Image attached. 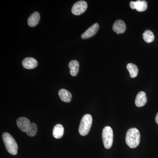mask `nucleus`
<instances>
[{"mask_svg": "<svg viewBox=\"0 0 158 158\" xmlns=\"http://www.w3.org/2000/svg\"><path fill=\"white\" fill-rule=\"evenodd\" d=\"M99 28V26L98 24L95 23L82 34L81 38L83 39H86L93 37L97 33Z\"/></svg>", "mask_w": 158, "mask_h": 158, "instance_id": "obj_7", "label": "nucleus"}, {"mask_svg": "<svg viewBox=\"0 0 158 158\" xmlns=\"http://www.w3.org/2000/svg\"><path fill=\"white\" fill-rule=\"evenodd\" d=\"M92 118L90 114H86L83 116L79 127V132L82 136H86L90 131L92 125Z\"/></svg>", "mask_w": 158, "mask_h": 158, "instance_id": "obj_3", "label": "nucleus"}, {"mask_svg": "<svg viewBox=\"0 0 158 158\" xmlns=\"http://www.w3.org/2000/svg\"><path fill=\"white\" fill-rule=\"evenodd\" d=\"M22 65L27 69H33L37 67L38 62L37 60L34 58L27 57L23 60Z\"/></svg>", "mask_w": 158, "mask_h": 158, "instance_id": "obj_9", "label": "nucleus"}, {"mask_svg": "<svg viewBox=\"0 0 158 158\" xmlns=\"http://www.w3.org/2000/svg\"><path fill=\"white\" fill-rule=\"evenodd\" d=\"M147 102L146 94L144 91H140L137 94L135 99L136 106L141 107L146 104Z\"/></svg>", "mask_w": 158, "mask_h": 158, "instance_id": "obj_11", "label": "nucleus"}, {"mask_svg": "<svg viewBox=\"0 0 158 158\" xmlns=\"http://www.w3.org/2000/svg\"><path fill=\"white\" fill-rule=\"evenodd\" d=\"M37 131V125L35 123H31L28 129L26 132V133L28 136H30V137H33L36 135Z\"/></svg>", "mask_w": 158, "mask_h": 158, "instance_id": "obj_18", "label": "nucleus"}, {"mask_svg": "<svg viewBox=\"0 0 158 158\" xmlns=\"http://www.w3.org/2000/svg\"><path fill=\"white\" fill-rule=\"evenodd\" d=\"M140 134L136 128L128 130L126 136V142L128 146L132 148H135L140 143Z\"/></svg>", "mask_w": 158, "mask_h": 158, "instance_id": "obj_1", "label": "nucleus"}, {"mask_svg": "<svg viewBox=\"0 0 158 158\" xmlns=\"http://www.w3.org/2000/svg\"><path fill=\"white\" fill-rule=\"evenodd\" d=\"M88 4L85 1H80L74 4L72 8V12L76 15L83 14L87 10Z\"/></svg>", "mask_w": 158, "mask_h": 158, "instance_id": "obj_5", "label": "nucleus"}, {"mask_svg": "<svg viewBox=\"0 0 158 158\" xmlns=\"http://www.w3.org/2000/svg\"><path fill=\"white\" fill-rule=\"evenodd\" d=\"M128 70L130 73L131 77L135 78L138 75V67L133 63H129L127 66Z\"/></svg>", "mask_w": 158, "mask_h": 158, "instance_id": "obj_16", "label": "nucleus"}, {"mask_svg": "<svg viewBox=\"0 0 158 158\" xmlns=\"http://www.w3.org/2000/svg\"><path fill=\"white\" fill-rule=\"evenodd\" d=\"M103 142L106 149H110L113 145V133L112 128L106 126L104 128L102 133Z\"/></svg>", "mask_w": 158, "mask_h": 158, "instance_id": "obj_4", "label": "nucleus"}, {"mask_svg": "<svg viewBox=\"0 0 158 158\" xmlns=\"http://www.w3.org/2000/svg\"><path fill=\"white\" fill-rule=\"evenodd\" d=\"M59 95L62 101L69 102L71 100V94L66 89H60L59 91Z\"/></svg>", "mask_w": 158, "mask_h": 158, "instance_id": "obj_13", "label": "nucleus"}, {"mask_svg": "<svg viewBox=\"0 0 158 158\" xmlns=\"http://www.w3.org/2000/svg\"><path fill=\"white\" fill-rule=\"evenodd\" d=\"M40 19L39 12L35 11L30 15L28 19V24L31 27H34L38 24Z\"/></svg>", "mask_w": 158, "mask_h": 158, "instance_id": "obj_12", "label": "nucleus"}, {"mask_svg": "<svg viewBox=\"0 0 158 158\" xmlns=\"http://www.w3.org/2000/svg\"><path fill=\"white\" fill-rule=\"evenodd\" d=\"M31 123L29 119L26 117H20L17 120L18 127L23 132L26 133Z\"/></svg>", "mask_w": 158, "mask_h": 158, "instance_id": "obj_8", "label": "nucleus"}, {"mask_svg": "<svg viewBox=\"0 0 158 158\" xmlns=\"http://www.w3.org/2000/svg\"><path fill=\"white\" fill-rule=\"evenodd\" d=\"M113 29V31L118 34H123L126 30V26L123 21L118 20L114 23Z\"/></svg>", "mask_w": 158, "mask_h": 158, "instance_id": "obj_10", "label": "nucleus"}, {"mask_svg": "<svg viewBox=\"0 0 158 158\" xmlns=\"http://www.w3.org/2000/svg\"><path fill=\"white\" fill-rule=\"evenodd\" d=\"M155 120L156 123L158 124V113L156 114V115Z\"/></svg>", "mask_w": 158, "mask_h": 158, "instance_id": "obj_19", "label": "nucleus"}, {"mask_svg": "<svg viewBox=\"0 0 158 158\" xmlns=\"http://www.w3.org/2000/svg\"><path fill=\"white\" fill-rule=\"evenodd\" d=\"M131 9H136L138 11L141 12L145 11L147 9V3L145 1H138L131 2L130 3Z\"/></svg>", "mask_w": 158, "mask_h": 158, "instance_id": "obj_6", "label": "nucleus"}, {"mask_svg": "<svg viewBox=\"0 0 158 158\" xmlns=\"http://www.w3.org/2000/svg\"><path fill=\"white\" fill-rule=\"evenodd\" d=\"M143 38L144 41L147 43H150L154 40V35L152 31L146 30L143 34Z\"/></svg>", "mask_w": 158, "mask_h": 158, "instance_id": "obj_17", "label": "nucleus"}, {"mask_svg": "<svg viewBox=\"0 0 158 158\" xmlns=\"http://www.w3.org/2000/svg\"><path fill=\"white\" fill-rule=\"evenodd\" d=\"M79 62L77 60L70 61L69 64V67L70 69V73L73 77L76 76L78 73L79 69Z\"/></svg>", "mask_w": 158, "mask_h": 158, "instance_id": "obj_14", "label": "nucleus"}, {"mask_svg": "<svg viewBox=\"0 0 158 158\" xmlns=\"http://www.w3.org/2000/svg\"><path fill=\"white\" fill-rule=\"evenodd\" d=\"M64 132V128L62 125L57 124L54 127L53 130V135L54 138L56 139H59L62 138Z\"/></svg>", "mask_w": 158, "mask_h": 158, "instance_id": "obj_15", "label": "nucleus"}, {"mask_svg": "<svg viewBox=\"0 0 158 158\" xmlns=\"http://www.w3.org/2000/svg\"><path fill=\"white\" fill-rule=\"evenodd\" d=\"M2 138L6 149L12 155L17 154L18 145L16 141L12 136L8 133L3 134Z\"/></svg>", "mask_w": 158, "mask_h": 158, "instance_id": "obj_2", "label": "nucleus"}]
</instances>
